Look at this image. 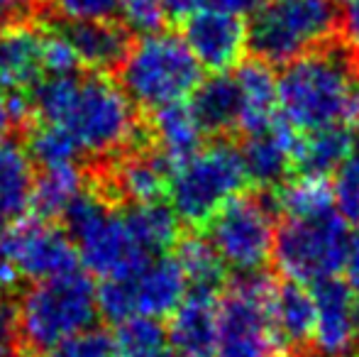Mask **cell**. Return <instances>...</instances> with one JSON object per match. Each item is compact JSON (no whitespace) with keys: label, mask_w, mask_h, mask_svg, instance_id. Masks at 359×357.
<instances>
[{"label":"cell","mask_w":359,"mask_h":357,"mask_svg":"<svg viewBox=\"0 0 359 357\" xmlns=\"http://www.w3.org/2000/svg\"><path fill=\"white\" fill-rule=\"evenodd\" d=\"M29 108L34 123L62 128L93 159L115 157L144 140L135 103L105 74L47 76L34 86Z\"/></svg>","instance_id":"obj_1"},{"label":"cell","mask_w":359,"mask_h":357,"mask_svg":"<svg viewBox=\"0 0 359 357\" xmlns=\"http://www.w3.org/2000/svg\"><path fill=\"white\" fill-rule=\"evenodd\" d=\"M359 67L342 44L286 64L279 76V113L298 133L352 125Z\"/></svg>","instance_id":"obj_2"},{"label":"cell","mask_w":359,"mask_h":357,"mask_svg":"<svg viewBox=\"0 0 359 357\" xmlns=\"http://www.w3.org/2000/svg\"><path fill=\"white\" fill-rule=\"evenodd\" d=\"M98 314V289L86 271L37 281L15 306L20 355L47 357L69 338L93 328Z\"/></svg>","instance_id":"obj_3"},{"label":"cell","mask_w":359,"mask_h":357,"mask_svg":"<svg viewBox=\"0 0 359 357\" xmlns=\"http://www.w3.org/2000/svg\"><path fill=\"white\" fill-rule=\"evenodd\" d=\"M340 37V10L335 0H264L247 22V47L269 67L335 44Z\"/></svg>","instance_id":"obj_4"},{"label":"cell","mask_w":359,"mask_h":357,"mask_svg":"<svg viewBox=\"0 0 359 357\" xmlns=\"http://www.w3.org/2000/svg\"><path fill=\"white\" fill-rule=\"evenodd\" d=\"M252 189L235 140H213L198 154L174 169L169 201L189 233H203L205 225L237 196Z\"/></svg>","instance_id":"obj_5"},{"label":"cell","mask_w":359,"mask_h":357,"mask_svg":"<svg viewBox=\"0 0 359 357\" xmlns=\"http://www.w3.org/2000/svg\"><path fill=\"white\" fill-rule=\"evenodd\" d=\"M120 86L147 113L171 103H184L203 81V69L181 34L154 32L130 44L118 67Z\"/></svg>","instance_id":"obj_6"},{"label":"cell","mask_w":359,"mask_h":357,"mask_svg":"<svg viewBox=\"0 0 359 357\" xmlns=\"http://www.w3.org/2000/svg\"><path fill=\"white\" fill-rule=\"evenodd\" d=\"M64 220L79 260L90 274H98L103 279H120L135 274L154 260L133 238L123 218V208L110 203L90 184V179L67 210Z\"/></svg>","instance_id":"obj_7"},{"label":"cell","mask_w":359,"mask_h":357,"mask_svg":"<svg viewBox=\"0 0 359 357\" xmlns=\"http://www.w3.org/2000/svg\"><path fill=\"white\" fill-rule=\"evenodd\" d=\"M276 281L269 271L227 279L220 296L215 357H288L269 321Z\"/></svg>","instance_id":"obj_8"},{"label":"cell","mask_w":359,"mask_h":357,"mask_svg":"<svg viewBox=\"0 0 359 357\" xmlns=\"http://www.w3.org/2000/svg\"><path fill=\"white\" fill-rule=\"evenodd\" d=\"M274 191L250 189L225 206L205 225L203 235L217 250L222 262L237 274L264 271L274 257L276 238Z\"/></svg>","instance_id":"obj_9"},{"label":"cell","mask_w":359,"mask_h":357,"mask_svg":"<svg viewBox=\"0 0 359 357\" xmlns=\"http://www.w3.org/2000/svg\"><path fill=\"white\" fill-rule=\"evenodd\" d=\"M350 238V223L337 210L308 220L284 218L274 238V264L298 284L330 279L345 269Z\"/></svg>","instance_id":"obj_10"},{"label":"cell","mask_w":359,"mask_h":357,"mask_svg":"<svg viewBox=\"0 0 359 357\" xmlns=\"http://www.w3.org/2000/svg\"><path fill=\"white\" fill-rule=\"evenodd\" d=\"M186 294L189 284L179 262L164 255L130 276L103 279L98 289V311L113 323H123L135 316L159 321L174 314Z\"/></svg>","instance_id":"obj_11"},{"label":"cell","mask_w":359,"mask_h":357,"mask_svg":"<svg viewBox=\"0 0 359 357\" xmlns=\"http://www.w3.org/2000/svg\"><path fill=\"white\" fill-rule=\"evenodd\" d=\"M79 252L64 228L25 218L0 233V267L18 281H44L79 269Z\"/></svg>","instance_id":"obj_12"},{"label":"cell","mask_w":359,"mask_h":357,"mask_svg":"<svg viewBox=\"0 0 359 357\" xmlns=\"http://www.w3.org/2000/svg\"><path fill=\"white\" fill-rule=\"evenodd\" d=\"M184 42L201 69L213 74H227L245 62L247 47V22L245 18L227 10L205 5L184 22Z\"/></svg>","instance_id":"obj_13"},{"label":"cell","mask_w":359,"mask_h":357,"mask_svg":"<svg viewBox=\"0 0 359 357\" xmlns=\"http://www.w3.org/2000/svg\"><path fill=\"white\" fill-rule=\"evenodd\" d=\"M301 140L303 133H298L281 113L266 130L245 137L240 154L252 189L274 191L296 177Z\"/></svg>","instance_id":"obj_14"},{"label":"cell","mask_w":359,"mask_h":357,"mask_svg":"<svg viewBox=\"0 0 359 357\" xmlns=\"http://www.w3.org/2000/svg\"><path fill=\"white\" fill-rule=\"evenodd\" d=\"M316 325H313V355L342 357L352 353L357 340V299L347 281L330 276L311 284Z\"/></svg>","instance_id":"obj_15"},{"label":"cell","mask_w":359,"mask_h":357,"mask_svg":"<svg viewBox=\"0 0 359 357\" xmlns=\"http://www.w3.org/2000/svg\"><path fill=\"white\" fill-rule=\"evenodd\" d=\"M142 125L147 142L169 162L171 174L205 147V133L186 100L151 110Z\"/></svg>","instance_id":"obj_16"},{"label":"cell","mask_w":359,"mask_h":357,"mask_svg":"<svg viewBox=\"0 0 359 357\" xmlns=\"http://www.w3.org/2000/svg\"><path fill=\"white\" fill-rule=\"evenodd\" d=\"M47 76L44 72V29L27 22L0 32V90L22 95Z\"/></svg>","instance_id":"obj_17"},{"label":"cell","mask_w":359,"mask_h":357,"mask_svg":"<svg viewBox=\"0 0 359 357\" xmlns=\"http://www.w3.org/2000/svg\"><path fill=\"white\" fill-rule=\"evenodd\" d=\"M217 318H220V294L189 291L179 309L171 314L166 335L181 353L191 357H215Z\"/></svg>","instance_id":"obj_18"},{"label":"cell","mask_w":359,"mask_h":357,"mask_svg":"<svg viewBox=\"0 0 359 357\" xmlns=\"http://www.w3.org/2000/svg\"><path fill=\"white\" fill-rule=\"evenodd\" d=\"M235 83L240 90L237 135L250 137L266 130L279 115V79L274 69L259 59H245L235 69Z\"/></svg>","instance_id":"obj_19"},{"label":"cell","mask_w":359,"mask_h":357,"mask_svg":"<svg viewBox=\"0 0 359 357\" xmlns=\"http://www.w3.org/2000/svg\"><path fill=\"white\" fill-rule=\"evenodd\" d=\"M64 34L72 42L79 64L93 74L118 72L130 49V32L115 20L69 22Z\"/></svg>","instance_id":"obj_20"},{"label":"cell","mask_w":359,"mask_h":357,"mask_svg":"<svg viewBox=\"0 0 359 357\" xmlns=\"http://www.w3.org/2000/svg\"><path fill=\"white\" fill-rule=\"evenodd\" d=\"M189 105L203 133L213 140H232L240 130V90L230 74H213L201 81Z\"/></svg>","instance_id":"obj_21"},{"label":"cell","mask_w":359,"mask_h":357,"mask_svg":"<svg viewBox=\"0 0 359 357\" xmlns=\"http://www.w3.org/2000/svg\"><path fill=\"white\" fill-rule=\"evenodd\" d=\"M34 164L18 142H0V233L25 220L32 208Z\"/></svg>","instance_id":"obj_22"},{"label":"cell","mask_w":359,"mask_h":357,"mask_svg":"<svg viewBox=\"0 0 359 357\" xmlns=\"http://www.w3.org/2000/svg\"><path fill=\"white\" fill-rule=\"evenodd\" d=\"M123 218L128 223L133 238L149 257H164L166 252L179 245L181 228L174 208L166 201L159 203H142V206H125Z\"/></svg>","instance_id":"obj_23"},{"label":"cell","mask_w":359,"mask_h":357,"mask_svg":"<svg viewBox=\"0 0 359 357\" xmlns=\"http://www.w3.org/2000/svg\"><path fill=\"white\" fill-rule=\"evenodd\" d=\"M355 142V128L352 125H330V128L303 133L301 149H298L296 177H330L337 172L345 157L350 154Z\"/></svg>","instance_id":"obj_24"},{"label":"cell","mask_w":359,"mask_h":357,"mask_svg":"<svg viewBox=\"0 0 359 357\" xmlns=\"http://www.w3.org/2000/svg\"><path fill=\"white\" fill-rule=\"evenodd\" d=\"M88 186V174L76 167L42 169L39 177H34L32 189V213L37 220L57 223L67 215L72 203L81 196V191Z\"/></svg>","instance_id":"obj_25"},{"label":"cell","mask_w":359,"mask_h":357,"mask_svg":"<svg viewBox=\"0 0 359 357\" xmlns=\"http://www.w3.org/2000/svg\"><path fill=\"white\" fill-rule=\"evenodd\" d=\"M174 260L179 262L191 291H210L222 294L227 284V264L210 245L203 233L181 235L179 245L174 248Z\"/></svg>","instance_id":"obj_26"},{"label":"cell","mask_w":359,"mask_h":357,"mask_svg":"<svg viewBox=\"0 0 359 357\" xmlns=\"http://www.w3.org/2000/svg\"><path fill=\"white\" fill-rule=\"evenodd\" d=\"M274 201H276L279 218H291V220L320 218V215L337 210L332 181L327 177L298 174V177L288 179L284 186L274 189Z\"/></svg>","instance_id":"obj_27"},{"label":"cell","mask_w":359,"mask_h":357,"mask_svg":"<svg viewBox=\"0 0 359 357\" xmlns=\"http://www.w3.org/2000/svg\"><path fill=\"white\" fill-rule=\"evenodd\" d=\"M27 154L32 164H39L42 169L76 167L83 157L79 144L62 128L49 123H34V128L29 130Z\"/></svg>","instance_id":"obj_28"},{"label":"cell","mask_w":359,"mask_h":357,"mask_svg":"<svg viewBox=\"0 0 359 357\" xmlns=\"http://www.w3.org/2000/svg\"><path fill=\"white\" fill-rule=\"evenodd\" d=\"M166 328L156 318L135 316L123 323L113 335V357H159L164 353Z\"/></svg>","instance_id":"obj_29"},{"label":"cell","mask_w":359,"mask_h":357,"mask_svg":"<svg viewBox=\"0 0 359 357\" xmlns=\"http://www.w3.org/2000/svg\"><path fill=\"white\" fill-rule=\"evenodd\" d=\"M335 208L347 223H359V125H355V142L345 162L337 167L335 181Z\"/></svg>","instance_id":"obj_30"},{"label":"cell","mask_w":359,"mask_h":357,"mask_svg":"<svg viewBox=\"0 0 359 357\" xmlns=\"http://www.w3.org/2000/svg\"><path fill=\"white\" fill-rule=\"evenodd\" d=\"M118 18L128 32L140 37L161 32L166 22V13L161 8V0H120Z\"/></svg>","instance_id":"obj_31"},{"label":"cell","mask_w":359,"mask_h":357,"mask_svg":"<svg viewBox=\"0 0 359 357\" xmlns=\"http://www.w3.org/2000/svg\"><path fill=\"white\" fill-rule=\"evenodd\" d=\"M79 67L81 64L64 29H44V72L47 76H72Z\"/></svg>","instance_id":"obj_32"},{"label":"cell","mask_w":359,"mask_h":357,"mask_svg":"<svg viewBox=\"0 0 359 357\" xmlns=\"http://www.w3.org/2000/svg\"><path fill=\"white\" fill-rule=\"evenodd\" d=\"M47 357H113V335L105 328L93 325V328L69 338Z\"/></svg>","instance_id":"obj_33"},{"label":"cell","mask_w":359,"mask_h":357,"mask_svg":"<svg viewBox=\"0 0 359 357\" xmlns=\"http://www.w3.org/2000/svg\"><path fill=\"white\" fill-rule=\"evenodd\" d=\"M49 5L67 22H95L113 20L118 15L120 0H49Z\"/></svg>","instance_id":"obj_34"},{"label":"cell","mask_w":359,"mask_h":357,"mask_svg":"<svg viewBox=\"0 0 359 357\" xmlns=\"http://www.w3.org/2000/svg\"><path fill=\"white\" fill-rule=\"evenodd\" d=\"M20 355L18 321H15V306L0 301V357Z\"/></svg>","instance_id":"obj_35"},{"label":"cell","mask_w":359,"mask_h":357,"mask_svg":"<svg viewBox=\"0 0 359 357\" xmlns=\"http://www.w3.org/2000/svg\"><path fill=\"white\" fill-rule=\"evenodd\" d=\"M340 39L355 64L359 67V0L350 3L340 15Z\"/></svg>","instance_id":"obj_36"},{"label":"cell","mask_w":359,"mask_h":357,"mask_svg":"<svg viewBox=\"0 0 359 357\" xmlns=\"http://www.w3.org/2000/svg\"><path fill=\"white\" fill-rule=\"evenodd\" d=\"M42 5V0H0V32L20 25Z\"/></svg>","instance_id":"obj_37"},{"label":"cell","mask_w":359,"mask_h":357,"mask_svg":"<svg viewBox=\"0 0 359 357\" xmlns=\"http://www.w3.org/2000/svg\"><path fill=\"white\" fill-rule=\"evenodd\" d=\"M205 5H208V0H161L166 20H176V22H186L191 15L203 10Z\"/></svg>","instance_id":"obj_38"},{"label":"cell","mask_w":359,"mask_h":357,"mask_svg":"<svg viewBox=\"0 0 359 357\" xmlns=\"http://www.w3.org/2000/svg\"><path fill=\"white\" fill-rule=\"evenodd\" d=\"M347 286L352 289L355 299L359 301V230L350 238V250H347V262H345Z\"/></svg>","instance_id":"obj_39"},{"label":"cell","mask_w":359,"mask_h":357,"mask_svg":"<svg viewBox=\"0 0 359 357\" xmlns=\"http://www.w3.org/2000/svg\"><path fill=\"white\" fill-rule=\"evenodd\" d=\"M15 123H20V118L13 108V98H8L5 90H0V142H5V137L15 128Z\"/></svg>","instance_id":"obj_40"},{"label":"cell","mask_w":359,"mask_h":357,"mask_svg":"<svg viewBox=\"0 0 359 357\" xmlns=\"http://www.w3.org/2000/svg\"><path fill=\"white\" fill-rule=\"evenodd\" d=\"M264 0H208L210 8L227 10V13H235L240 18H245L247 13H255Z\"/></svg>","instance_id":"obj_41"},{"label":"cell","mask_w":359,"mask_h":357,"mask_svg":"<svg viewBox=\"0 0 359 357\" xmlns=\"http://www.w3.org/2000/svg\"><path fill=\"white\" fill-rule=\"evenodd\" d=\"M159 357H191V355L181 353V350H169V353H161Z\"/></svg>","instance_id":"obj_42"},{"label":"cell","mask_w":359,"mask_h":357,"mask_svg":"<svg viewBox=\"0 0 359 357\" xmlns=\"http://www.w3.org/2000/svg\"><path fill=\"white\" fill-rule=\"evenodd\" d=\"M355 318H357V338H359V301H357V309H355Z\"/></svg>","instance_id":"obj_43"},{"label":"cell","mask_w":359,"mask_h":357,"mask_svg":"<svg viewBox=\"0 0 359 357\" xmlns=\"http://www.w3.org/2000/svg\"><path fill=\"white\" fill-rule=\"evenodd\" d=\"M335 3H347V5H350V3H355V0H335Z\"/></svg>","instance_id":"obj_44"},{"label":"cell","mask_w":359,"mask_h":357,"mask_svg":"<svg viewBox=\"0 0 359 357\" xmlns=\"http://www.w3.org/2000/svg\"><path fill=\"white\" fill-rule=\"evenodd\" d=\"M342 357H359V353H347V355H342Z\"/></svg>","instance_id":"obj_45"},{"label":"cell","mask_w":359,"mask_h":357,"mask_svg":"<svg viewBox=\"0 0 359 357\" xmlns=\"http://www.w3.org/2000/svg\"><path fill=\"white\" fill-rule=\"evenodd\" d=\"M0 294H3V286H0ZM0 301H3V299H0Z\"/></svg>","instance_id":"obj_46"}]
</instances>
